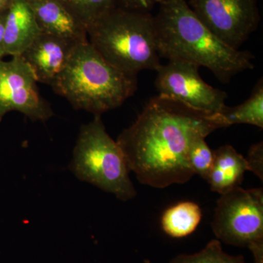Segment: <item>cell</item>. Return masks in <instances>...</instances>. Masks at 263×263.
<instances>
[{
	"label": "cell",
	"instance_id": "22",
	"mask_svg": "<svg viewBox=\"0 0 263 263\" xmlns=\"http://www.w3.org/2000/svg\"><path fill=\"white\" fill-rule=\"evenodd\" d=\"M13 0H0V11L8 10Z\"/></svg>",
	"mask_w": 263,
	"mask_h": 263
},
{
	"label": "cell",
	"instance_id": "10",
	"mask_svg": "<svg viewBox=\"0 0 263 263\" xmlns=\"http://www.w3.org/2000/svg\"><path fill=\"white\" fill-rule=\"evenodd\" d=\"M78 43L42 32L21 57L37 82L51 86L65 70Z\"/></svg>",
	"mask_w": 263,
	"mask_h": 263
},
{
	"label": "cell",
	"instance_id": "18",
	"mask_svg": "<svg viewBox=\"0 0 263 263\" xmlns=\"http://www.w3.org/2000/svg\"><path fill=\"white\" fill-rule=\"evenodd\" d=\"M214 159V152L207 144L205 138L199 137L194 141L189 153V162L194 174L198 175L207 181L212 171Z\"/></svg>",
	"mask_w": 263,
	"mask_h": 263
},
{
	"label": "cell",
	"instance_id": "17",
	"mask_svg": "<svg viewBox=\"0 0 263 263\" xmlns=\"http://www.w3.org/2000/svg\"><path fill=\"white\" fill-rule=\"evenodd\" d=\"M171 263H245L243 256H231L221 248L219 240H212L198 253L181 254Z\"/></svg>",
	"mask_w": 263,
	"mask_h": 263
},
{
	"label": "cell",
	"instance_id": "4",
	"mask_svg": "<svg viewBox=\"0 0 263 263\" xmlns=\"http://www.w3.org/2000/svg\"><path fill=\"white\" fill-rule=\"evenodd\" d=\"M87 38L109 63L128 73L138 75L160 67L152 13L117 7L87 29Z\"/></svg>",
	"mask_w": 263,
	"mask_h": 263
},
{
	"label": "cell",
	"instance_id": "5",
	"mask_svg": "<svg viewBox=\"0 0 263 263\" xmlns=\"http://www.w3.org/2000/svg\"><path fill=\"white\" fill-rule=\"evenodd\" d=\"M79 179L127 201L136 197L122 148L105 130L101 116L81 127L70 164Z\"/></svg>",
	"mask_w": 263,
	"mask_h": 263
},
{
	"label": "cell",
	"instance_id": "1",
	"mask_svg": "<svg viewBox=\"0 0 263 263\" xmlns=\"http://www.w3.org/2000/svg\"><path fill=\"white\" fill-rule=\"evenodd\" d=\"M217 129L212 114L157 95L117 142L138 181L162 189L192 179L190 147L199 137L205 138Z\"/></svg>",
	"mask_w": 263,
	"mask_h": 263
},
{
	"label": "cell",
	"instance_id": "6",
	"mask_svg": "<svg viewBox=\"0 0 263 263\" xmlns=\"http://www.w3.org/2000/svg\"><path fill=\"white\" fill-rule=\"evenodd\" d=\"M212 230L218 239L252 251L254 263H263V190L238 186L218 200Z\"/></svg>",
	"mask_w": 263,
	"mask_h": 263
},
{
	"label": "cell",
	"instance_id": "3",
	"mask_svg": "<svg viewBox=\"0 0 263 263\" xmlns=\"http://www.w3.org/2000/svg\"><path fill=\"white\" fill-rule=\"evenodd\" d=\"M51 87L74 108L101 116L135 94L138 78L109 63L86 41L78 43Z\"/></svg>",
	"mask_w": 263,
	"mask_h": 263
},
{
	"label": "cell",
	"instance_id": "7",
	"mask_svg": "<svg viewBox=\"0 0 263 263\" xmlns=\"http://www.w3.org/2000/svg\"><path fill=\"white\" fill-rule=\"evenodd\" d=\"M198 65L183 60H168L157 69L155 80L158 95L205 114L221 111L226 91L208 84L200 77Z\"/></svg>",
	"mask_w": 263,
	"mask_h": 263
},
{
	"label": "cell",
	"instance_id": "19",
	"mask_svg": "<svg viewBox=\"0 0 263 263\" xmlns=\"http://www.w3.org/2000/svg\"><path fill=\"white\" fill-rule=\"evenodd\" d=\"M247 161L249 164V171H252L254 174L262 181L263 178V144L262 142L251 146L249 149L248 157Z\"/></svg>",
	"mask_w": 263,
	"mask_h": 263
},
{
	"label": "cell",
	"instance_id": "15",
	"mask_svg": "<svg viewBox=\"0 0 263 263\" xmlns=\"http://www.w3.org/2000/svg\"><path fill=\"white\" fill-rule=\"evenodd\" d=\"M202 216L201 209L197 203L181 202L165 210L161 219V226L169 236L183 238L197 229Z\"/></svg>",
	"mask_w": 263,
	"mask_h": 263
},
{
	"label": "cell",
	"instance_id": "13",
	"mask_svg": "<svg viewBox=\"0 0 263 263\" xmlns=\"http://www.w3.org/2000/svg\"><path fill=\"white\" fill-rule=\"evenodd\" d=\"M214 164L207 179L212 191L222 195L239 186L246 171H249L247 159L229 145L214 151Z\"/></svg>",
	"mask_w": 263,
	"mask_h": 263
},
{
	"label": "cell",
	"instance_id": "9",
	"mask_svg": "<svg viewBox=\"0 0 263 263\" xmlns=\"http://www.w3.org/2000/svg\"><path fill=\"white\" fill-rule=\"evenodd\" d=\"M37 81L21 56L0 60V123L5 114L18 111L33 121L46 122L53 115L50 104L41 96Z\"/></svg>",
	"mask_w": 263,
	"mask_h": 263
},
{
	"label": "cell",
	"instance_id": "2",
	"mask_svg": "<svg viewBox=\"0 0 263 263\" xmlns=\"http://www.w3.org/2000/svg\"><path fill=\"white\" fill-rule=\"evenodd\" d=\"M157 5L158 13L154 18L160 57L206 67L224 84L254 68L253 55L232 48L216 37L186 0H158Z\"/></svg>",
	"mask_w": 263,
	"mask_h": 263
},
{
	"label": "cell",
	"instance_id": "21",
	"mask_svg": "<svg viewBox=\"0 0 263 263\" xmlns=\"http://www.w3.org/2000/svg\"><path fill=\"white\" fill-rule=\"evenodd\" d=\"M7 13H8V10L0 11V60L5 57L4 39Z\"/></svg>",
	"mask_w": 263,
	"mask_h": 263
},
{
	"label": "cell",
	"instance_id": "14",
	"mask_svg": "<svg viewBox=\"0 0 263 263\" xmlns=\"http://www.w3.org/2000/svg\"><path fill=\"white\" fill-rule=\"evenodd\" d=\"M219 129L233 124H247L263 128V82H257L252 95L245 103L234 108L226 106L221 111L212 114Z\"/></svg>",
	"mask_w": 263,
	"mask_h": 263
},
{
	"label": "cell",
	"instance_id": "20",
	"mask_svg": "<svg viewBox=\"0 0 263 263\" xmlns=\"http://www.w3.org/2000/svg\"><path fill=\"white\" fill-rule=\"evenodd\" d=\"M118 8L136 12V13H151L157 5L158 0H115Z\"/></svg>",
	"mask_w": 263,
	"mask_h": 263
},
{
	"label": "cell",
	"instance_id": "16",
	"mask_svg": "<svg viewBox=\"0 0 263 263\" xmlns=\"http://www.w3.org/2000/svg\"><path fill=\"white\" fill-rule=\"evenodd\" d=\"M86 30L117 8L115 0H62Z\"/></svg>",
	"mask_w": 263,
	"mask_h": 263
},
{
	"label": "cell",
	"instance_id": "11",
	"mask_svg": "<svg viewBox=\"0 0 263 263\" xmlns=\"http://www.w3.org/2000/svg\"><path fill=\"white\" fill-rule=\"evenodd\" d=\"M42 32L76 43L88 41L87 30L62 0H25Z\"/></svg>",
	"mask_w": 263,
	"mask_h": 263
},
{
	"label": "cell",
	"instance_id": "8",
	"mask_svg": "<svg viewBox=\"0 0 263 263\" xmlns=\"http://www.w3.org/2000/svg\"><path fill=\"white\" fill-rule=\"evenodd\" d=\"M188 4L213 34L235 50L260 22L257 0H190Z\"/></svg>",
	"mask_w": 263,
	"mask_h": 263
},
{
	"label": "cell",
	"instance_id": "12",
	"mask_svg": "<svg viewBox=\"0 0 263 263\" xmlns=\"http://www.w3.org/2000/svg\"><path fill=\"white\" fill-rule=\"evenodd\" d=\"M42 33L25 0H13L5 22V56H22Z\"/></svg>",
	"mask_w": 263,
	"mask_h": 263
}]
</instances>
